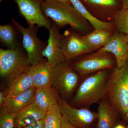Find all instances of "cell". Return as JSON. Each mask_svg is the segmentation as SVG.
Masks as SVG:
<instances>
[{
	"mask_svg": "<svg viewBox=\"0 0 128 128\" xmlns=\"http://www.w3.org/2000/svg\"><path fill=\"white\" fill-rule=\"evenodd\" d=\"M2 0H0V2H1L2 1Z\"/></svg>",
	"mask_w": 128,
	"mask_h": 128,
	"instance_id": "34",
	"label": "cell"
},
{
	"mask_svg": "<svg viewBox=\"0 0 128 128\" xmlns=\"http://www.w3.org/2000/svg\"><path fill=\"white\" fill-rule=\"evenodd\" d=\"M19 12L29 26L37 25L48 30L52 24L46 16L42 8V0H14Z\"/></svg>",
	"mask_w": 128,
	"mask_h": 128,
	"instance_id": "9",
	"label": "cell"
},
{
	"mask_svg": "<svg viewBox=\"0 0 128 128\" xmlns=\"http://www.w3.org/2000/svg\"><path fill=\"white\" fill-rule=\"evenodd\" d=\"M60 128H78L72 124L66 118L62 115L61 125Z\"/></svg>",
	"mask_w": 128,
	"mask_h": 128,
	"instance_id": "26",
	"label": "cell"
},
{
	"mask_svg": "<svg viewBox=\"0 0 128 128\" xmlns=\"http://www.w3.org/2000/svg\"><path fill=\"white\" fill-rule=\"evenodd\" d=\"M62 118L59 104H57L47 112L44 119V128H60Z\"/></svg>",
	"mask_w": 128,
	"mask_h": 128,
	"instance_id": "23",
	"label": "cell"
},
{
	"mask_svg": "<svg viewBox=\"0 0 128 128\" xmlns=\"http://www.w3.org/2000/svg\"><path fill=\"white\" fill-rule=\"evenodd\" d=\"M61 48L66 60L93 51L85 43L82 35L73 32L62 37Z\"/></svg>",
	"mask_w": 128,
	"mask_h": 128,
	"instance_id": "12",
	"label": "cell"
},
{
	"mask_svg": "<svg viewBox=\"0 0 128 128\" xmlns=\"http://www.w3.org/2000/svg\"><path fill=\"white\" fill-rule=\"evenodd\" d=\"M59 104L62 115L74 126L78 128H96L97 112H93L89 108H76L64 98H60Z\"/></svg>",
	"mask_w": 128,
	"mask_h": 128,
	"instance_id": "8",
	"label": "cell"
},
{
	"mask_svg": "<svg viewBox=\"0 0 128 128\" xmlns=\"http://www.w3.org/2000/svg\"><path fill=\"white\" fill-rule=\"evenodd\" d=\"M84 5H86L96 13L109 14L114 16L122 8L121 0H82Z\"/></svg>",
	"mask_w": 128,
	"mask_h": 128,
	"instance_id": "20",
	"label": "cell"
},
{
	"mask_svg": "<svg viewBox=\"0 0 128 128\" xmlns=\"http://www.w3.org/2000/svg\"><path fill=\"white\" fill-rule=\"evenodd\" d=\"M6 99V96L5 92L1 91L0 92V108L3 106V104Z\"/></svg>",
	"mask_w": 128,
	"mask_h": 128,
	"instance_id": "28",
	"label": "cell"
},
{
	"mask_svg": "<svg viewBox=\"0 0 128 128\" xmlns=\"http://www.w3.org/2000/svg\"><path fill=\"white\" fill-rule=\"evenodd\" d=\"M60 28L54 22L52 24L48 29L49 35L47 45L42 53V56L47 58L48 63L52 68L66 61L61 48L62 36Z\"/></svg>",
	"mask_w": 128,
	"mask_h": 128,
	"instance_id": "10",
	"label": "cell"
},
{
	"mask_svg": "<svg viewBox=\"0 0 128 128\" xmlns=\"http://www.w3.org/2000/svg\"><path fill=\"white\" fill-rule=\"evenodd\" d=\"M114 22L118 32L124 35L128 34V9L121 8L114 15Z\"/></svg>",
	"mask_w": 128,
	"mask_h": 128,
	"instance_id": "24",
	"label": "cell"
},
{
	"mask_svg": "<svg viewBox=\"0 0 128 128\" xmlns=\"http://www.w3.org/2000/svg\"><path fill=\"white\" fill-rule=\"evenodd\" d=\"M20 128H44V120H41L34 124Z\"/></svg>",
	"mask_w": 128,
	"mask_h": 128,
	"instance_id": "27",
	"label": "cell"
},
{
	"mask_svg": "<svg viewBox=\"0 0 128 128\" xmlns=\"http://www.w3.org/2000/svg\"><path fill=\"white\" fill-rule=\"evenodd\" d=\"M104 98L120 116L126 120L128 115V60L121 68L116 66L109 74Z\"/></svg>",
	"mask_w": 128,
	"mask_h": 128,
	"instance_id": "2",
	"label": "cell"
},
{
	"mask_svg": "<svg viewBox=\"0 0 128 128\" xmlns=\"http://www.w3.org/2000/svg\"><path fill=\"white\" fill-rule=\"evenodd\" d=\"M126 120H128V117H127V118H126Z\"/></svg>",
	"mask_w": 128,
	"mask_h": 128,
	"instance_id": "33",
	"label": "cell"
},
{
	"mask_svg": "<svg viewBox=\"0 0 128 128\" xmlns=\"http://www.w3.org/2000/svg\"><path fill=\"white\" fill-rule=\"evenodd\" d=\"M60 99L58 92L51 85L36 88L34 102L44 112L58 104Z\"/></svg>",
	"mask_w": 128,
	"mask_h": 128,
	"instance_id": "17",
	"label": "cell"
},
{
	"mask_svg": "<svg viewBox=\"0 0 128 128\" xmlns=\"http://www.w3.org/2000/svg\"><path fill=\"white\" fill-rule=\"evenodd\" d=\"M42 8L46 17L50 18L60 28L69 25L81 34L86 35L92 32L91 24L72 4L56 0H44Z\"/></svg>",
	"mask_w": 128,
	"mask_h": 128,
	"instance_id": "1",
	"label": "cell"
},
{
	"mask_svg": "<svg viewBox=\"0 0 128 128\" xmlns=\"http://www.w3.org/2000/svg\"><path fill=\"white\" fill-rule=\"evenodd\" d=\"M124 39L126 42L128 43V34L124 36Z\"/></svg>",
	"mask_w": 128,
	"mask_h": 128,
	"instance_id": "32",
	"label": "cell"
},
{
	"mask_svg": "<svg viewBox=\"0 0 128 128\" xmlns=\"http://www.w3.org/2000/svg\"><path fill=\"white\" fill-rule=\"evenodd\" d=\"M33 86L32 76L28 71L21 74L10 82L5 92L6 98L16 96Z\"/></svg>",
	"mask_w": 128,
	"mask_h": 128,
	"instance_id": "19",
	"label": "cell"
},
{
	"mask_svg": "<svg viewBox=\"0 0 128 128\" xmlns=\"http://www.w3.org/2000/svg\"><path fill=\"white\" fill-rule=\"evenodd\" d=\"M56 0L59 1L61 2H64V3H68V4H71L69 0Z\"/></svg>",
	"mask_w": 128,
	"mask_h": 128,
	"instance_id": "31",
	"label": "cell"
},
{
	"mask_svg": "<svg viewBox=\"0 0 128 128\" xmlns=\"http://www.w3.org/2000/svg\"><path fill=\"white\" fill-rule=\"evenodd\" d=\"M36 90L33 86L16 96L6 98L2 108L9 113H17L34 102Z\"/></svg>",
	"mask_w": 128,
	"mask_h": 128,
	"instance_id": "16",
	"label": "cell"
},
{
	"mask_svg": "<svg viewBox=\"0 0 128 128\" xmlns=\"http://www.w3.org/2000/svg\"><path fill=\"white\" fill-rule=\"evenodd\" d=\"M12 20V24L22 34V46L26 52L30 64L34 66L38 64L42 60V53L47 45L37 36L39 27L33 25L25 28L14 18Z\"/></svg>",
	"mask_w": 128,
	"mask_h": 128,
	"instance_id": "5",
	"label": "cell"
},
{
	"mask_svg": "<svg viewBox=\"0 0 128 128\" xmlns=\"http://www.w3.org/2000/svg\"><path fill=\"white\" fill-rule=\"evenodd\" d=\"M17 113H11L2 108L0 114V128H15Z\"/></svg>",
	"mask_w": 128,
	"mask_h": 128,
	"instance_id": "25",
	"label": "cell"
},
{
	"mask_svg": "<svg viewBox=\"0 0 128 128\" xmlns=\"http://www.w3.org/2000/svg\"><path fill=\"white\" fill-rule=\"evenodd\" d=\"M122 3V8L128 9V0H121Z\"/></svg>",
	"mask_w": 128,
	"mask_h": 128,
	"instance_id": "29",
	"label": "cell"
},
{
	"mask_svg": "<svg viewBox=\"0 0 128 128\" xmlns=\"http://www.w3.org/2000/svg\"><path fill=\"white\" fill-rule=\"evenodd\" d=\"M124 36L120 32L113 34L108 42L96 52L112 53L115 57L118 68H121L128 60V43L124 39Z\"/></svg>",
	"mask_w": 128,
	"mask_h": 128,
	"instance_id": "11",
	"label": "cell"
},
{
	"mask_svg": "<svg viewBox=\"0 0 128 128\" xmlns=\"http://www.w3.org/2000/svg\"><path fill=\"white\" fill-rule=\"evenodd\" d=\"M109 53L96 52L75 62L71 67L81 77L103 70H109L116 63L115 57Z\"/></svg>",
	"mask_w": 128,
	"mask_h": 128,
	"instance_id": "7",
	"label": "cell"
},
{
	"mask_svg": "<svg viewBox=\"0 0 128 128\" xmlns=\"http://www.w3.org/2000/svg\"><path fill=\"white\" fill-rule=\"evenodd\" d=\"M79 80V74L66 61L52 68L51 86L64 98L72 95Z\"/></svg>",
	"mask_w": 128,
	"mask_h": 128,
	"instance_id": "6",
	"label": "cell"
},
{
	"mask_svg": "<svg viewBox=\"0 0 128 128\" xmlns=\"http://www.w3.org/2000/svg\"><path fill=\"white\" fill-rule=\"evenodd\" d=\"M52 67L47 60H42L38 64L32 66L28 70L34 87L36 88L50 86Z\"/></svg>",
	"mask_w": 128,
	"mask_h": 128,
	"instance_id": "15",
	"label": "cell"
},
{
	"mask_svg": "<svg viewBox=\"0 0 128 128\" xmlns=\"http://www.w3.org/2000/svg\"><path fill=\"white\" fill-rule=\"evenodd\" d=\"M32 65L19 46L14 49L0 48V75L10 82L28 70Z\"/></svg>",
	"mask_w": 128,
	"mask_h": 128,
	"instance_id": "4",
	"label": "cell"
},
{
	"mask_svg": "<svg viewBox=\"0 0 128 128\" xmlns=\"http://www.w3.org/2000/svg\"><path fill=\"white\" fill-rule=\"evenodd\" d=\"M114 128H126V127L122 124L118 123L115 126Z\"/></svg>",
	"mask_w": 128,
	"mask_h": 128,
	"instance_id": "30",
	"label": "cell"
},
{
	"mask_svg": "<svg viewBox=\"0 0 128 128\" xmlns=\"http://www.w3.org/2000/svg\"><path fill=\"white\" fill-rule=\"evenodd\" d=\"M16 29L13 24L0 26V41L9 49L15 48L19 46Z\"/></svg>",
	"mask_w": 128,
	"mask_h": 128,
	"instance_id": "22",
	"label": "cell"
},
{
	"mask_svg": "<svg viewBox=\"0 0 128 128\" xmlns=\"http://www.w3.org/2000/svg\"><path fill=\"white\" fill-rule=\"evenodd\" d=\"M47 112H44L35 102L17 113L15 119V128H20L44 120Z\"/></svg>",
	"mask_w": 128,
	"mask_h": 128,
	"instance_id": "13",
	"label": "cell"
},
{
	"mask_svg": "<svg viewBox=\"0 0 128 128\" xmlns=\"http://www.w3.org/2000/svg\"><path fill=\"white\" fill-rule=\"evenodd\" d=\"M108 70L97 72L85 78L70 105L89 108L93 104L99 103L105 96L106 84L110 74Z\"/></svg>",
	"mask_w": 128,
	"mask_h": 128,
	"instance_id": "3",
	"label": "cell"
},
{
	"mask_svg": "<svg viewBox=\"0 0 128 128\" xmlns=\"http://www.w3.org/2000/svg\"><path fill=\"white\" fill-rule=\"evenodd\" d=\"M73 7L82 16L88 21L94 30L105 29L111 30L114 28V23L102 21L90 12L81 0H69Z\"/></svg>",
	"mask_w": 128,
	"mask_h": 128,
	"instance_id": "18",
	"label": "cell"
},
{
	"mask_svg": "<svg viewBox=\"0 0 128 128\" xmlns=\"http://www.w3.org/2000/svg\"><path fill=\"white\" fill-rule=\"evenodd\" d=\"M111 30L105 29L94 30L86 35H82L85 43L93 51L103 48L108 42L112 35Z\"/></svg>",
	"mask_w": 128,
	"mask_h": 128,
	"instance_id": "21",
	"label": "cell"
},
{
	"mask_svg": "<svg viewBox=\"0 0 128 128\" xmlns=\"http://www.w3.org/2000/svg\"><path fill=\"white\" fill-rule=\"evenodd\" d=\"M97 110L96 128H114L118 123L119 114L105 98L98 103Z\"/></svg>",
	"mask_w": 128,
	"mask_h": 128,
	"instance_id": "14",
	"label": "cell"
}]
</instances>
